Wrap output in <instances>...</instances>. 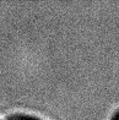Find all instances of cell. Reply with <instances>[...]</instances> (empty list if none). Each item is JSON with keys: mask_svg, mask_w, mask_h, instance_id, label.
<instances>
[{"mask_svg": "<svg viewBox=\"0 0 119 120\" xmlns=\"http://www.w3.org/2000/svg\"><path fill=\"white\" fill-rule=\"evenodd\" d=\"M8 120H41L36 116L32 115H25V114H19V115H14L11 118H9Z\"/></svg>", "mask_w": 119, "mask_h": 120, "instance_id": "1", "label": "cell"}]
</instances>
